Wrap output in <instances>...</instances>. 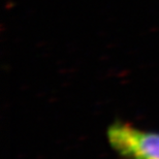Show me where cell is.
Listing matches in <instances>:
<instances>
[{"mask_svg":"<svg viewBox=\"0 0 159 159\" xmlns=\"http://www.w3.org/2000/svg\"><path fill=\"white\" fill-rule=\"evenodd\" d=\"M111 148L123 159H159V132L116 121L107 131Z\"/></svg>","mask_w":159,"mask_h":159,"instance_id":"1","label":"cell"}]
</instances>
